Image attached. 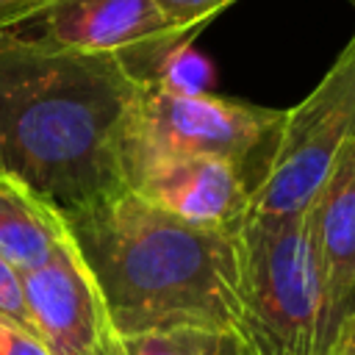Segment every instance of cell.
I'll return each instance as SVG.
<instances>
[{
	"instance_id": "obj_1",
	"label": "cell",
	"mask_w": 355,
	"mask_h": 355,
	"mask_svg": "<svg viewBox=\"0 0 355 355\" xmlns=\"http://www.w3.org/2000/svg\"><path fill=\"white\" fill-rule=\"evenodd\" d=\"M139 83L114 55L0 31V172L58 214L125 189Z\"/></svg>"
},
{
	"instance_id": "obj_2",
	"label": "cell",
	"mask_w": 355,
	"mask_h": 355,
	"mask_svg": "<svg viewBox=\"0 0 355 355\" xmlns=\"http://www.w3.org/2000/svg\"><path fill=\"white\" fill-rule=\"evenodd\" d=\"M122 336L202 327L241 338L236 227H197L130 189L61 214Z\"/></svg>"
},
{
	"instance_id": "obj_3",
	"label": "cell",
	"mask_w": 355,
	"mask_h": 355,
	"mask_svg": "<svg viewBox=\"0 0 355 355\" xmlns=\"http://www.w3.org/2000/svg\"><path fill=\"white\" fill-rule=\"evenodd\" d=\"M236 261L247 352L322 355L313 205L294 216L250 211L236 227Z\"/></svg>"
},
{
	"instance_id": "obj_4",
	"label": "cell",
	"mask_w": 355,
	"mask_h": 355,
	"mask_svg": "<svg viewBox=\"0 0 355 355\" xmlns=\"http://www.w3.org/2000/svg\"><path fill=\"white\" fill-rule=\"evenodd\" d=\"M283 114L211 92L175 97L139 86L125 128L122 166L141 155H211L233 164L252 197Z\"/></svg>"
},
{
	"instance_id": "obj_5",
	"label": "cell",
	"mask_w": 355,
	"mask_h": 355,
	"mask_svg": "<svg viewBox=\"0 0 355 355\" xmlns=\"http://www.w3.org/2000/svg\"><path fill=\"white\" fill-rule=\"evenodd\" d=\"M355 139V33L300 105L283 114L263 175L252 189L255 214H305Z\"/></svg>"
},
{
	"instance_id": "obj_6",
	"label": "cell",
	"mask_w": 355,
	"mask_h": 355,
	"mask_svg": "<svg viewBox=\"0 0 355 355\" xmlns=\"http://www.w3.org/2000/svg\"><path fill=\"white\" fill-rule=\"evenodd\" d=\"M25 305L50 355H128L103 291L72 239L44 266L22 275Z\"/></svg>"
},
{
	"instance_id": "obj_7",
	"label": "cell",
	"mask_w": 355,
	"mask_h": 355,
	"mask_svg": "<svg viewBox=\"0 0 355 355\" xmlns=\"http://www.w3.org/2000/svg\"><path fill=\"white\" fill-rule=\"evenodd\" d=\"M125 189L169 216L214 230H233L250 214L244 175L211 155H141L125 166Z\"/></svg>"
},
{
	"instance_id": "obj_8",
	"label": "cell",
	"mask_w": 355,
	"mask_h": 355,
	"mask_svg": "<svg viewBox=\"0 0 355 355\" xmlns=\"http://www.w3.org/2000/svg\"><path fill=\"white\" fill-rule=\"evenodd\" d=\"M42 42L78 53H103L133 67L147 53L189 31L175 28L155 0H53L42 14Z\"/></svg>"
},
{
	"instance_id": "obj_9",
	"label": "cell",
	"mask_w": 355,
	"mask_h": 355,
	"mask_svg": "<svg viewBox=\"0 0 355 355\" xmlns=\"http://www.w3.org/2000/svg\"><path fill=\"white\" fill-rule=\"evenodd\" d=\"M319 258V352L355 308V139L313 200Z\"/></svg>"
},
{
	"instance_id": "obj_10",
	"label": "cell",
	"mask_w": 355,
	"mask_h": 355,
	"mask_svg": "<svg viewBox=\"0 0 355 355\" xmlns=\"http://www.w3.org/2000/svg\"><path fill=\"white\" fill-rule=\"evenodd\" d=\"M67 239L61 214L25 183L0 172V255L25 275L53 261Z\"/></svg>"
},
{
	"instance_id": "obj_11",
	"label": "cell",
	"mask_w": 355,
	"mask_h": 355,
	"mask_svg": "<svg viewBox=\"0 0 355 355\" xmlns=\"http://www.w3.org/2000/svg\"><path fill=\"white\" fill-rule=\"evenodd\" d=\"M128 72L139 86L175 97L208 94L214 80V64L191 44V36L155 47L141 61L128 67Z\"/></svg>"
},
{
	"instance_id": "obj_12",
	"label": "cell",
	"mask_w": 355,
	"mask_h": 355,
	"mask_svg": "<svg viewBox=\"0 0 355 355\" xmlns=\"http://www.w3.org/2000/svg\"><path fill=\"white\" fill-rule=\"evenodd\" d=\"M128 355H250L233 333L202 327H172L139 336H125Z\"/></svg>"
},
{
	"instance_id": "obj_13",
	"label": "cell",
	"mask_w": 355,
	"mask_h": 355,
	"mask_svg": "<svg viewBox=\"0 0 355 355\" xmlns=\"http://www.w3.org/2000/svg\"><path fill=\"white\" fill-rule=\"evenodd\" d=\"M0 319L8 324H17L28 333L33 330L28 305H25V288H22V272L14 269L3 255H0Z\"/></svg>"
},
{
	"instance_id": "obj_14",
	"label": "cell",
	"mask_w": 355,
	"mask_h": 355,
	"mask_svg": "<svg viewBox=\"0 0 355 355\" xmlns=\"http://www.w3.org/2000/svg\"><path fill=\"white\" fill-rule=\"evenodd\" d=\"M236 0H155L158 11L180 31L194 33L200 25H205L211 17L225 11Z\"/></svg>"
},
{
	"instance_id": "obj_15",
	"label": "cell",
	"mask_w": 355,
	"mask_h": 355,
	"mask_svg": "<svg viewBox=\"0 0 355 355\" xmlns=\"http://www.w3.org/2000/svg\"><path fill=\"white\" fill-rule=\"evenodd\" d=\"M0 355H50V349L36 333H28L0 319Z\"/></svg>"
},
{
	"instance_id": "obj_16",
	"label": "cell",
	"mask_w": 355,
	"mask_h": 355,
	"mask_svg": "<svg viewBox=\"0 0 355 355\" xmlns=\"http://www.w3.org/2000/svg\"><path fill=\"white\" fill-rule=\"evenodd\" d=\"M53 0H0V31H11L19 22L39 17Z\"/></svg>"
},
{
	"instance_id": "obj_17",
	"label": "cell",
	"mask_w": 355,
	"mask_h": 355,
	"mask_svg": "<svg viewBox=\"0 0 355 355\" xmlns=\"http://www.w3.org/2000/svg\"><path fill=\"white\" fill-rule=\"evenodd\" d=\"M327 355H355V308L338 324V330L327 347Z\"/></svg>"
},
{
	"instance_id": "obj_18",
	"label": "cell",
	"mask_w": 355,
	"mask_h": 355,
	"mask_svg": "<svg viewBox=\"0 0 355 355\" xmlns=\"http://www.w3.org/2000/svg\"><path fill=\"white\" fill-rule=\"evenodd\" d=\"M349 3H352V6H355V0H349Z\"/></svg>"
}]
</instances>
